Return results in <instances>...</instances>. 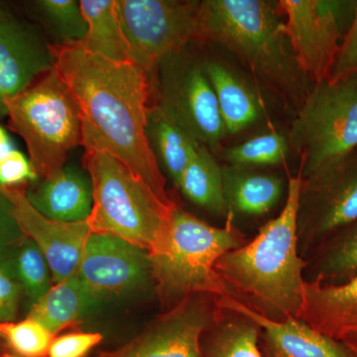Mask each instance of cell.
<instances>
[{
    "label": "cell",
    "mask_w": 357,
    "mask_h": 357,
    "mask_svg": "<svg viewBox=\"0 0 357 357\" xmlns=\"http://www.w3.org/2000/svg\"><path fill=\"white\" fill-rule=\"evenodd\" d=\"M290 144L287 135L271 132L262 134L250 140L227 148L222 158L229 166L238 168L280 165L287 159Z\"/></svg>",
    "instance_id": "29"
},
{
    "label": "cell",
    "mask_w": 357,
    "mask_h": 357,
    "mask_svg": "<svg viewBox=\"0 0 357 357\" xmlns=\"http://www.w3.org/2000/svg\"><path fill=\"white\" fill-rule=\"evenodd\" d=\"M6 273L20 284L31 305L53 286L48 261L38 246L26 236L14 251Z\"/></svg>",
    "instance_id": "27"
},
{
    "label": "cell",
    "mask_w": 357,
    "mask_h": 357,
    "mask_svg": "<svg viewBox=\"0 0 357 357\" xmlns=\"http://www.w3.org/2000/svg\"><path fill=\"white\" fill-rule=\"evenodd\" d=\"M278 8V2L266 0H204L199 9V40L222 45L299 107L310 89Z\"/></svg>",
    "instance_id": "3"
},
{
    "label": "cell",
    "mask_w": 357,
    "mask_h": 357,
    "mask_svg": "<svg viewBox=\"0 0 357 357\" xmlns=\"http://www.w3.org/2000/svg\"><path fill=\"white\" fill-rule=\"evenodd\" d=\"M260 332V326L250 319L222 309L215 323L202 335V352L204 357H263Z\"/></svg>",
    "instance_id": "25"
},
{
    "label": "cell",
    "mask_w": 357,
    "mask_h": 357,
    "mask_svg": "<svg viewBox=\"0 0 357 357\" xmlns=\"http://www.w3.org/2000/svg\"><path fill=\"white\" fill-rule=\"evenodd\" d=\"M55 67L50 44L34 28L13 16L0 23V119L6 102Z\"/></svg>",
    "instance_id": "15"
},
{
    "label": "cell",
    "mask_w": 357,
    "mask_h": 357,
    "mask_svg": "<svg viewBox=\"0 0 357 357\" xmlns=\"http://www.w3.org/2000/svg\"><path fill=\"white\" fill-rule=\"evenodd\" d=\"M27 185L0 187V192L13 204V215L21 231L43 253L50 266L53 284H57L77 274L93 232L86 220L65 222L44 217L26 198Z\"/></svg>",
    "instance_id": "14"
},
{
    "label": "cell",
    "mask_w": 357,
    "mask_h": 357,
    "mask_svg": "<svg viewBox=\"0 0 357 357\" xmlns=\"http://www.w3.org/2000/svg\"><path fill=\"white\" fill-rule=\"evenodd\" d=\"M79 4L88 32L73 46L114 62H130V48L117 11V0H79Z\"/></svg>",
    "instance_id": "22"
},
{
    "label": "cell",
    "mask_w": 357,
    "mask_h": 357,
    "mask_svg": "<svg viewBox=\"0 0 357 357\" xmlns=\"http://www.w3.org/2000/svg\"><path fill=\"white\" fill-rule=\"evenodd\" d=\"M8 128L24 140L40 178L65 166L70 150L82 146V121L76 100L54 67L6 102Z\"/></svg>",
    "instance_id": "6"
},
{
    "label": "cell",
    "mask_w": 357,
    "mask_h": 357,
    "mask_svg": "<svg viewBox=\"0 0 357 357\" xmlns=\"http://www.w3.org/2000/svg\"><path fill=\"white\" fill-rule=\"evenodd\" d=\"M20 230V225L13 215V204L0 192V234L15 232Z\"/></svg>",
    "instance_id": "35"
},
{
    "label": "cell",
    "mask_w": 357,
    "mask_h": 357,
    "mask_svg": "<svg viewBox=\"0 0 357 357\" xmlns=\"http://www.w3.org/2000/svg\"><path fill=\"white\" fill-rule=\"evenodd\" d=\"M347 2L328 0H281L286 15L284 32L296 61L314 84L330 76L342 44V8Z\"/></svg>",
    "instance_id": "12"
},
{
    "label": "cell",
    "mask_w": 357,
    "mask_h": 357,
    "mask_svg": "<svg viewBox=\"0 0 357 357\" xmlns=\"http://www.w3.org/2000/svg\"><path fill=\"white\" fill-rule=\"evenodd\" d=\"M218 307L237 312L260 326L263 357H357L342 340L317 332L298 318L276 321L229 296L217 297Z\"/></svg>",
    "instance_id": "16"
},
{
    "label": "cell",
    "mask_w": 357,
    "mask_h": 357,
    "mask_svg": "<svg viewBox=\"0 0 357 357\" xmlns=\"http://www.w3.org/2000/svg\"><path fill=\"white\" fill-rule=\"evenodd\" d=\"M10 14L7 13L6 9L0 4V23L3 22V21H6L7 18L10 17Z\"/></svg>",
    "instance_id": "38"
},
{
    "label": "cell",
    "mask_w": 357,
    "mask_h": 357,
    "mask_svg": "<svg viewBox=\"0 0 357 357\" xmlns=\"http://www.w3.org/2000/svg\"><path fill=\"white\" fill-rule=\"evenodd\" d=\"M13 149L14 148L13 147V141L10 139V136H9L6 129L0 126V158Z\"/></svg>",
    "instance_id": "36"
},
{
    "label": "cell",
    "mask_w": 357,
    "mask_h": 357,
    "mask_svg": "<svg viewBox=\"0 0 357 357\" xmlns=\"http://www.w3.org/2000/svg\"><path fill=\"white\" fill-rule=\"evenodd\" d=\"M354 74H357V4L351 27L340 44L328 81H340Z\"/></svg>",
    "instance_id": "33"
},
{
    "label": "cell",
    "mask_w": 357,
    "mask_h": 357,
    "mask_svg": "<svg viewBox=\"0 0 357 357\" xmlns=\"http://www.w3.org/2000/svg\"><path fill=\"white\" fill-rule=\"evenodd\" d=\"M298 319L333 340L357 332V276L340 285L305 281Z\"/></svg>",
    "instance_id": "18"
},
{
    "label": "cell",
    "mask_w": 357,
    "mask_h": 357,
    "mask_svg": "<svg viewBox=\"0 0 357 357\" xmlns=\"http://www.w3.org/2000/svg\"><path fill=\"white\" fill-rule=\"evenodd\" d=\"M287 135L307 178L357 148V74L319 82L298 107Z\"/></svg>",
    "instance_id": "7"
},
{
    "label": "cell",
    "mask_w": 357,
    "mask_h": 357,
    "mask_svg": "<svg viewBox=\"0 0 357 357\" xmlns=\"http://www.w3.org/2000/svg\"><path fill=\"white\" fill-rule=\"evenodd\" d=\"M211 294L188 295L126 344L96 357H204L201 337L220 312Z\"/></svg>",
    "instance_id": "11"
},
{
    "label": "cell",
    "mask_w": 357,
    "mask_h": 357,
    "mask_svg": "<svg viewBox=\"0 0 357 357\" xmlns=\"http://www.w3.org/2000/svg\"><path fill=\"white\" fill-rule=\"evenodd\" d=\"M102 340L98 333L74 332L57 335L52 340L46 357H86Z\"/></svg>",
    "instance_id": "31"
},
{
    "label": "cell",
    "mask_w": 357,
    "mask_h": 357,
    "mask_svg": "<svg viewBox=\"0 0 357 357\" xmlns=\"http://www.w3.org/2000/svg\"><path fill=\"white\" fill-rule=\"evenodd\" d=\"M26 198L44 217L82 222L88 220L93 208V184L88 172L65 165L52 177L28 185Z\"/></svg>",
    "instance_id": "17"
},
{
    "label": "cell",
    "mask_w": 357,
    "mask_h": 357,
    "mask_svg": "<svg viewBox=\"0 0 357 357\" xmlns=\"http://www.w3.org/2000/svg\"><path fill=\"white\" fill-rule=\"evenodd\" d=\"M223 191L229 213L261 215L272 210L283 194V181L248 168L222 166Z\"/></svg>",
    "instance_id": "21"
},
{
    "label": "cell",
    "mask_w": 357,
    "mask_h": 357,
    "mask_svg": "<svg viewBox=\"0 0 357 357\" xmlns=\"http://www.w3.org/2000/svg\"><path fill=\"white\" fill-rule=\"evenodd\" d=\"M38 6L62 37L63 43L74 45L86 37L88 24L84 20L81 4L77 0H41Z\"/></svg>",
    "instance_id": "30"
},
{
    "label": "cell",
    "mask_w": 357,
    "mask_h": 357,
    "mask_svg": "<svg viewBox=\"0 0 357 357\" xmlns=\"http://www.w3.org/2000/svg\"><path fill=\"white\" fill-rule=\"evenodd\" d=\"M356 220L357 148L302 178L297 213L300 255L306 259L333 232Z\"/></svg>",
    "instance_id": "10"
},
{
    "label": "cell",
    "mask_w": 357,
    "mask_h": 357,
    "mask_svg": "<svg viewBox=\"0 0 357 357\" xmlns=\"http://www.w3.org/2000/svg\"><path fill=\"white\" fill-rule=\"evenodd\" d=\"M302 178H289L287 199L278 217L263 225L253 241L220 257L215 270L234 297L276 321L298 318L304 270L299 253L297 213Z\"/></svg>",
    "instance_id": "2"
},
{
    "label": "cell",
    "mask_w": 357,
    "mask_h": 357,
    "mask_svg": "<svg viewBox=\"0 0 357 357\" xmlns=\"http://www.w3.org/2000/svg\"><path fill=\"white\" fill-rule=\"evenodd\" d=\"M91 303L76 274L53 284L43 297L31 305L27 317L57 337L63 331L77 328L82 323V314Z\"/></svg>",
    "instance_id": "24"
},
{
    "label": "cell",
    "mask_w": 357,
    "mask_h": 357,
    "mask_svg": "<svg viewBox=\"0 0 357 357\" xmlns=\"http://www.w3.org/2000/svg\"><path fill=\"white\" fill-rule=\"evenodd\" d=\"M86 172L93 184V208L86 220L93 234L117 237L158 252L170 236L173 211L153 190L112 155L86 150Z\"/></svg>",
    "instance_id": "4"
},
{
    "label": "cell",
    "mask_w": 357,
    "mask_h": 357,
    "mask_svg": "<svg viewBox=\"0 0 357 357\" xmlns=\"http://www.w3.org/2000/svg\"><path fill=\"white\" fill-rule=\"evenodd\" d=\"M77 276L93 302L121 295L152 278L149 253L117 237L91 234Z\"/></svg>",
    "instance_id": "13"
},
{
    "label": "cell",
    "mask_w": 357,
    "mask_h": 357,
    "mask_svg": "<svg viewBox=\"0 0 357 357\" xmlns=\"http://www.w3.org/2000/svg\"><path fill=\"white\" fill-rule=\"evenodd\" d=\"M156 74L162 112L199 145L220 151L227 131L204 64L183 51L165 59Z\"/></svg>",
    "instance_id": "9"
},
{
    "label": "cell",
    "mask_w": 357,
    "mask_h": 357,
    "mask_svg": "<svg viewBox=\"0 0 357 357\" xmlns=\"http://www.w3.org/2000/svg\"><path fill=\"white\" fill-rule=\"evenodd\" d=\"M227 213L225 227H215L176 206L170 236L158 252L149 255L151 276L162 306L167 310L195 293L234 297L215 270L222 256L246 243L245 236Z\"/></svg>",
    "instance_id": "5"
},
{
    "label": "cell",
    "mask_w": 357,
    "mask_h": 357,
    "mask_svg": "<svg viewBox=\"0 0 357 357\" xmlns=\"http://www.w3.org/2000/svg\"><path fill=\"white\" fill-rule=\"evenodd\" d=\"M201 1L117 0L130 62L151 77L165 59L199 40Z\"/></svg>",
    "instance_id": "8"
},
{
    "label": "cell",
    "mask_w": 357,
    "mask_h": 357,
    "mask_svg": "<svg viewBox=\"0 0 357 357\" xmlns=\"http://www.w3.org/2000/svg\"><path fill=\"white\" fill-rule=\"evenodd\" d=\"M178 189L192 204L213 215L229 213L223 191L222 169L213 152L201 145L183 173Z\"/></svg>",
    "instance_id": "26"
},
{
    "label": "cell",
    "mask_w": 357,
    "mask_h": 357,
    "mask_svg": "<svg viewBox=\"0 0 357 357\" xmlns=\"http://www.w3.org/2000/svg\"><path fill=\"white\" fill-rule=\"evenodd\" d=\"M55 68L76 100L82 146L119 160L168 206H176L146 136L150 77L131 62H114L73 45L50 44Z\"/></svg>",
    "instance_id": "1"
},
{
    "label": "cell",
    "mask_w": 357,
    "mask_h": 357,
    "mask_svg": "<svg viewBox=\"0 0 357 357\" xmlns=\"http://www.w3.org/2000/svg\"><path fill=\"white\" fill-rule=\"evenodd\" d=\"M22 293L20 284L0 269V323L15 321Z\"/></svg>",
    "instance_id": "34"
},
{
    "label": "cell",
    "mask_w": 357,
    "mask_h": 357,
    "mask_svg": "<svg viewBox=\"0 0 357 357\" xmlns=\"http://www.w3.org/2000/svg\"><path fill=\"white\" fill-rule=\"evenodd\" d=\"M342 342H344L347 347H351L357 356V332L347 333L342 338Z\"/></svg>",
    "instance_id": "37"
},
{
    "label": "cell",
    "mask_w": 357,
    "mask_h": 357,
    "mask_svg": "<svg viewBox=\"0 0 357 357\" xmlns=\"http://www.w3.org/2000/svg\"><path fill=\"white\" fill-rule=\"evenodd\" d=\"M146 136L160 169H163L178 187L183 173L201 145L157 105L148 107Z\"/></svg>",
    "instance_id": "23"
},
{
    "label": "cell",
    "mask_w": 357,
    "mask_h": 357,
    "mask_svg": "<svg viewBox=\"0 0 357 357\" xmlns=\"http://www.w3.org/2000/svg\"><path fill=\"white\" fill-rule=\"evenodd\" d=\"M304 278L340 285L357 276V220L333 232L306 258Z\"/></svg>",
    "instance_id": "20"
},
{
    "label": "cell",
    "mask_w": 357,
    "mask_h": 357,
    "mask_svg": "<svg viewBox=\"0 0 357 357\" xmlns=\"http://www.w3.org/2000/svg\"><path fill=\"white\" fill-rule=\"evenodd\" d=\"M204 69L217 96L227 135L253 126L261 116V105L252 89L222 62L206 61Z\"/></svg>",
    "instance_id": "19"
},
{
    "label": "cell",
    "mask_w": 357,
    "mask_h": 357,
    "mask_svg": "<svg viewBox=\"0 0 357 357\" xmlns=\"http://www.w3.org/2000/svg\"><path fill=\"white\" fill-rule=\"evenodd\" d=\"M55 335L38 321L0 323V357H46Z\"/></svg>",
    "instance_id": "28"
},
{
    "label": "cell",
    "mask_w": 357,
    "mask_h": 357,
    "mask_svg": "<svg viewBox=\"0 0 357 357\" xmlns=\"http://www.w3.org/2000/svg\"><path fill=\"white\" fill-rule=\"evenodd\" d=\"M39 178L29 158L20 150L13 149L0 158V187L34 184Z\"/></svg>",
    "instance_id": "32"
}]
</instances>
